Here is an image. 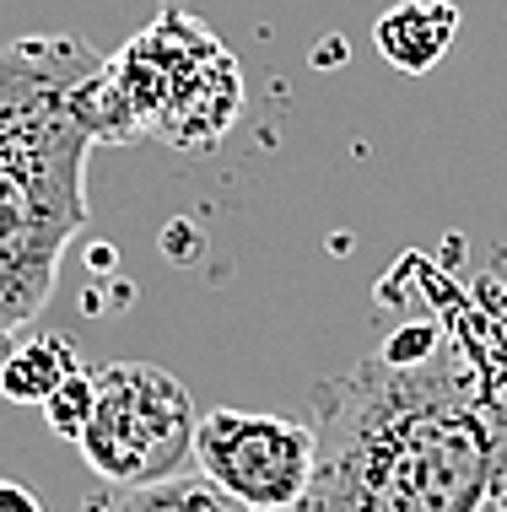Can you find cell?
Returning a JSON list of instances; mask_svg holds the SVG:
<instances>
[{"label":"cell","instance_id":"obj_1","mask_svg":"<svg viewBox=\"0 0 507 512\" xmlns=\"http://www.w3.org/2000/svg\"><path fill=\"white\" fill-rule=\"evenodd\" d=\"M313 442L297 512H486L507 486V399L459 340L319 383Z\"/></svg>","mask_w":507,"mask_h":512},{"label":"cell","instance_id":"obj_2","mask_svg":"<svg viewBox=\"0 0 507 512\" xmlns=\"http://www.w3.org/2000/svg\"><path fill=\"white\" fill-rule=\"evenodd\" d=\"M103 54L81 38H17L0 49V335L22 329L49 302L65 243L87 227L92 135L71 92Z\"/></svg>","mask_w":507,"mask_h":512},{"label":"cell","instance_id":"obj_3","mask_svg":"<svg viewBox=\"0 0 507 512\" xmlns=\"http://www.w3.org/2000/svg\"><path fill=\"white\" fill-rule=\"evenodd\" d=\"M108 76L125 92L146 135L178 151H211L243 114V71L216 33L195 17L168 11L146 33H135L108 60Z\"/></svg>","mask_w":507,"mask_h":512},{"label":"cell","instance_id":"obj_4","mask_svg":"<svg viewBox=\"0 0 507 512\" xmlns=\"http://www.w3.org/2000/svg\"><path fill=\"white\" fill-rule=\"evenodd\" d=\"M195 426V399L173 372L152 362H103L92 367V410L76 448L108 486L130 491L184 475L195 459Z\"/></svg>","mask_w":507,"mask_h":512},{"label":"cell","instance_id":"obj_5","mask_svg":"<svg viewBox=\"0 0 507 512\" xmlns=\"http://www.w3.org/2000/svg\"><path fill=\"white\" fill-rule=\"evenodd\" d=\"M313 426L292 415L205 410L195 426V464L259 512H297L313 480Z\"/></svg>","mask_w":507,"mask_h":512},{"label":"cell","instance_id":"obj_6","mask_svg":"<svg viewBox=\"0 0 507 512\" xmlns=\"http://www.w3.org/2000/svg\"><path fill=\"white\" fill-rule=\"evenodd\" d=\"M454 38H459V6H448V0H400L373 22L378 54L405 76H427Z\"/></svg>","mask_w":507,"mask_h":512},{"label":"cell","instance_id":"obj_7","mask_svg":"<svg viewBox=\"0 0 507 512\" xmlns=\"http://www.w3.org/2000/svg\"><path fill=\"white\" fill-rule=\"evenodd\" d=\"M76 367L81 362L65 335L33 329L22 340H6V351H0V399H11V405H44Z\"/></svg>","mask_w":507,"mask_h":512},{"label":"cell","instance_id":"obj_8","mask_svg":"<svg viewBox=\"0 0 507 512\" xmlns=\"http://www.w3.org/2000/svg\"><path fill=\"white\" fill-rule=\"evenodd\" d=\"M114 512H259V507L238 502L205 475H168L152 480V486H130V496H119Z\"/></svg>","mask_w":507,"mask_h":512},{"label":"cell","instance_id":"obj_9","mask_svg":"<svg viewBox=\"0 0 507 512\" xmlns=\"http://www.w3.org/2000/svg\"><path fill=\"white\" fill-rule=\"evenodd\" d=\"M87 410H92V372L87 367H76L71 378L60 383L49 399H44V415H49V426L60 437H81V426H87Z\"/></svg>","mask_w":507,"mask_h":512},{"label":"cell","instance_id":"obj_10","mask_svg":"<svg viewBox=\"0 0 507 512\" xmlns=\"http://www.w3.org/2000/svg\"><path fill=\"white\" fill-rule=\"evenodd\" d=\"M437 345H443V329L432 324V318H416V324H400L389 340H383V356L389 362H421V356H432Z\"/></svg>","mask_w":507,"mask_h":512},{"label":"cell","instance_id":"obj_11","mask_svg":"<svg viewBox=\"0 0 507 512\" xmlns=\"http://www.w3.org/2000/svg\"><path fill=\"white\" fill-rule=\"evenodd\" d=\"M0 512H44V502L22 480H0Z\"/></svg>","mask_w":507,"mask_h":512},{"label":"cell","instance_id":"obj_12","mask_svg":"<svg viewBox=\"0 0 507 512\" xmlns=\"http://www.w3.org/2000/svg\"><path fill=\"white\" fill-rule=\"evenodd\" d=\"M497 512H507V491H502V496H497Z\"/></svg>","mask_w":507,"mask_h":512}]
</instances>
